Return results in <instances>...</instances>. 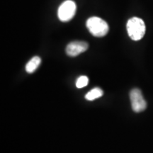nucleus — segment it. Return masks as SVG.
<instances>
[{"label": "nucleus", "mask_w": 153, "mask_h": 153, "mask_svg": "<svg viewBox=\"0 0 153 153\" xmlns=\"http://www.w3.org/2000/svg\"><path fill=\"white\" fill-rule=\"evenodd\" d=\"M126 28L129 37L135 41L142 39L146 31L145 22L138 17L130 19L126 24Z\"/></svg>", "instance_id": "obj_1"}, {"label": "nucleus", "mask_w": 153, "mask_h": 153, "mask_svg": "<svg viewBox=\"0 0 153 153\" xmlns=\"http://www.w3.org/2000/svg\"><path fill=\"white\" fill-rule=\"evenodd\" d=\"M87 27L91 35L96 37H103L108 33L109 27L107 23L97 16L90 17L87 21Z\"/></svg>", "instance_id": "obj_2"}, {"label": "nucleus", "mask_w": 153, "mask_h": 153, "mask_svg": "<svg viewBox=\"0 0 153 153\" xmlns=\"http://www.w3.org/2000/svg\"><path fill=\"white\" fill-rule=\"evenodd\" d=\"M76 6L72 0H67L64 1L58 8L57 16L62 22H68L73 19L76 14Z\"/></svg>", "instance_id": "obj_3"}, {"label": "nucleus", "mask_w": 153, "mask_h": 153, "mask_svg": "<svg viewBox=\"0 0 153 153\" xmlns=\"http://www.w3.org/2000/svg\"><path fill=\"white\" fill-rule=\"evenodd\" d=\"M132 109L136 113L142 112L147 108V103L139 89H133L130 92Z\"/></svg>", "instance_id": "obj_4"}, {"label": "nucleus", "mask_w": 153, "mask_h": 153, "mask_svg": "<svg viewBox=\"0 0 153 153\" xmlns=\"http://www.w3.org/2000/svg\"><path fill=\"white\" fill-rule=\"evenodd\" d=\"M89 48V44L85 41H73L66 48V53L70 57H76L85 52Z\"/></svg>", "instance_id": "obj_5"}, {"label": "nucleus", "mask_w": 153, "mask_h": 153, "mask_svg": "<svg viewBox=\"0 0 153 153\" xmlns=\"http://www.w3.org/2000/svg\"><path fill=\"white\" fill-rule=\"evenodd\" d=\"M41 62V57L38 56H35L32 57L30 60L28 61L26 65V71L28 73H33L37 70Z\"/></svg>", "instance_id": "obj_6"}, {"label": "nucleus", "mask_w": 153, "mask_h": 153, "mask_svg": "<svg viewBox=\"0 0 153 153\" xmlns=\"http://www.w3.org/2000/svg\"><path fill=\"white\" fill-rule=\"evenodd\" d=\"M104 94V91H103L100 88L96 87L94 89H91L89 91L87 94L85 95V99L88 101H93L95 99L100 98Z\"/></svg>", "instance_id": "obj_7"}, {"label": "nucleus", "mask_w": 153, "mask_h": 153, "mask_svg": "<svg viewBox=\"0 0 153 153\" xmlns=\"http://www.w3.org/2000/svg\"><path fill=\"white\" fill-rule=\"evenodd\" d=\"M89 84V78L87 76H80L76 82V87L77 88H83Z\"/></svg>", "instance_id": "obj_8"}]
</instances>
